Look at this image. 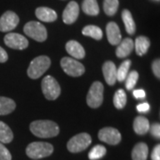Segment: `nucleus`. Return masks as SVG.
<instances>
[{"label":"nucleus","instance_id":"nucleus-1","mask_svg":"<svg viewBox=\"0 0 160 160\" xmlns=\"http://www.w3.org/2000/svg\"><path fill=\"white\" fill-rule=\"evenodd\" d=\"M30 132L39 138L55 137L59 134V126L51 120H36L29 126Z\"/></svg>","mask_w":160,"mask_h":160},{"label":"nucleus","instance_id":"nucleus-2","mask_svg":"<svg viewBox=\"0 0 160 160\" xmlns=\"http://www.w3.org/2000/svg\"><path fill=\"white\" fill-rule=\"evenodd\" d=\"M51 66V60L48 56L46 55H40L32 60V62L29 64L27 74L32 79H38L43 74L46 73V71Z\"/></svg>","mask_w":160,"mask_h":160},{"label":"nucleus","instance_id":"nucleus-3","mask_svg":"<svg viewBox=\"0 0 160 160\" xmlns=\"http://www.w3.org/2000/svg\"><path fill=\"white\" fill-rule=\"evenodd\" d=\"M53 152L52 145L48 142H34L28 145L26 149L27 156L32 159H39L49 157Z\"/></svg>","mask_w":160,"mask_h":160},{"label":"nucleus","instance_id":"nucleus-4","mask_svg":"<svg viewBox=\"0 0 160 160\" xmlns=\"http://www.w3.org/2000/svg\"><path fill=\"white\" fill-rule=\"evenodd\" d=\"M103 92L104 86L101 82L95 81L92 83L86 96V102L90 108L97 109L102 104Z\"/></svg>","mask_w":160,"mask_h":160},{"label":"nucleus","instance_id":"nucleus-5","mask_svg":"<svg viewBox=\"0 0 160 160\" xmlns=\"http://www.w3.org/2000/svg\"><path fill=\"white\" fill-rule=\"evenodd\" d=\"M41 87L45 97L49 101L56 100L61 94V86L52 76H46L43 78Z\"/></svg>","mask_w":160,"mask_h":160},{"label":"nucleus","instance_id":"nucleus-6","mask_svg":"<svg viewBox=\"0 0 160 160\" xmlns=\"http://www.w3.org/2000/svg\"><path fill=\"white\" fill-rule=\"evenodd\" d=\"M92 143V138L90 134L86 132H81L75 135L68 142L67 148L69 152L78 153L87 149Z\"/></svg>","mask_w":160,"mask_h":160},{"label":"nucleus","instance_id":"nucleus-7","mask_svg":"<svg viewBox=\"0 0 160 160\" xmlns=\"http://www.w3.org/2000/svg\"><path fill=\"white\" fill-rule=\"evenodd\" d=\"M24 33L38 42H44L47 38L46 27L38 22H29L23 28Z\"/></svg>","mask_w":160,"mask_h":160},{"label":"nucleus","instance_id":"nucleus-8","mask_svg":"<svg viewBox=\"0 0 160 160\" xmlns=\"http://www.w3.org/2000/svg\"><path fill=\"white\" fill-rule=\"evenodd\" d=\"M61 66L64 72L71 77H79L85 73L84 65L70 57L62 58L61 61Z\"/></svg>","mask_w":160,"mask_h":160},{"label":"nucleus","instance_id":"nucleus-9","mask_svg":"<svg viewBox=\"0 0 160 160\" xmlns=\"http://www.w3.org/2000/svg\"><path fill=\"white\" fill-rule=\"evenodd\" d=\"M100 141L106 142L109 145H117L121 142V133L119 131L113 127H104L101 129L98 133Z\"/></svg>","mask_w":160,"mask_h":160},{"label":"nucleus","instance_id":"nucleus-10","mask_svg":"<svg viewBox=\"0 0 160 160\" xmlns=\"http://www.w3.org/2000/svg\"><path fill=\"white\" fill-rule=\"evenodd\" d=\"M4 41L8 47H10L12 49H16V50L26 49L29 46L28 39L24 36L18 34V33H8L6 35Z\"/></svg>","mask_w":160,"mask_h":160},{"label":"nucleus","instance_id":"nucleus-11","mask_svg":"<svg viewBox=\"0 0 160 160\" xmlns=\"http://www.w3.org/2000/svg\"><path fill=\"white\" fill-rule=\"evenodd\" d=\"M20 19L14 12L7 11L0 17V31L8 32L14 29L19 24Z\"/></svg>","mask_w":160,"mask_h":160},{"label":"nucleus","instance_id":"nucleus-12","mask_svg":"<svg viewBox=\"0 0 160 160\" xmlns=\"http://www.w3.org/2000/svg\"><path fill=\"white\" fill-rule=\"evenodd\" d=\"M79 15V6L77 2L71 1L67 5L62 13L63 22L66 24L74 23Z\"/></svg>","mask_w":160,"mask_h":160},{"label":"nucleus","instance_id":"nucleus-13","mask_svg":"<svg viewBox=\"0 0 160 160\" xmlns=\"http://www.w3.org/2000/svg\"><path fill=\"white\" fill-rule=\"evenodd\" d=\"M106 32H107V38L110 45L118 46L121 42L122 36L120 33L119 27L116 22H110L108 23L106 26Z\"/></svg>","mask_w":160,"mask_h":160},{"label":"nucleus","instance_id":"nucleus-14","mask_svg":"<svg viewBox=\"0 0 160 160\" xmlns=\"http://www.w3.org/2000/svg\"><path fill=\"white\" fill-rule=\"evenodd\" d=\"M102 72L105 81L109 86H113L117 82V68L112 62L108 61L103 64Z\"/></svg>","mask_w":160,"mask_h":160},{"label":"nucleus","instance_id":"nucleus-15","mask_svg":"<svg viewBox=\"0 0 160 160\" xmlns=\"http://www.w3.org/2000/svg\"><path fill=\"white\" fill-rule=\"evenodd\" d=\"M36 16L40 21L45 22H52L56 21L57 19V13L54 10L48 7L41 6L36 9Z\"/></svg>","mask_w":160,"mask_h":160},{"label":"nucleus","instance_id":"nucleus-16","mask_svg":"<svg viewBox=\"0 0 160 160\" xmlns=\"http://www.w3.org/2000/svg\"><path fill=\"white\" fill-rule=\"evenodd\" d=\"M66 51L68 52L69 55L76 59H83L86 55V52L84 47L80 45L78 41L70 40L66 44Z\"/></svg>","mask_w":160,"mask_h":160},{"label":"nucleus","instance_id":"nucleus-17","mask_svg":"<svg viewBox=\"0 0 160 160\" xmlns=\"http://www.w3.org/2000/svg\"><path fill=\"white\" fill-rule=\"evenodd\" d=\"M134 43L131 38H125L118 44V46L116 50V54L118 58H126L128 56L133 50Z\"/></svg>","mask_w":160,"mask_h":160},{"label":"nucleus","instance_id":"nucleus-18","mask_svg":"<svg viewBox=\"0 0 160 160\" xmlns=\"http://www.w3.org/2000/svg\"><path fill=\"white\" fill-rule=\"evenodd\" d=\"M149 129V122L147 118L138 116L133 121V131L139 135L146 134Z\"/></svg>","mask_w":160,"mask_h":160},{"label":"nucleus","instance_id":"nucleus-19","mask_svg":"<svg viewBox=\"0 0 160 160\" xmlns=\"http://www.w3.org/2000/svg\"><path fill=\"white\" fill-rule=\"evenodd\" d=\"M149 155L148 145L144 142L137 143L132 151V160H147Z\"/></svg>","mask_w":160,"mask_h":160},{"label":"nucleus","instance_id":"nucleus-20","mask_svg":"<svg viewBox=\"0 0 160 160\" xmlns=\"http://www.w3.org/2000/svg\"><path fill=\"white\" fill-rule=\"evenodd\" d=\"M150 46V41L144 36H140L135 39V52L139 56L144 55Z\"/></svg>","mask_w":160,"mask_h":160},{"label":"nucleus","instance_id":"nucleus-21","mask_svg":"<svg viewBox=\"0 0 160 160\" xmlns=\"http://www.w3.org/2000/svg\"><path fill=\"white\" fill-rule=\"evenodd\" d=\"M16 108L14 101L7 97L0 96V116H5L12 113Z\"/></svg>","mask_w":160,"mask_h":160},{"label":"nucleus","instance_id":"nucleus-22","mask_svg":"<svg viewBox=\"0 0 160 160\" xmlns=\"http://www.w3.org/2000/svg\"><path fill=\"white\" fill-rule=\"evenodd\" d=\"M122 19H123V22L125 23V26H126V32L129 35H133L135 33V30H136V26H135V22L133 21V18L131 12L129 10H123L122 12Z\"/></svg>","mask_w":160,"mask_h":160},{"label":"nucleus","instance_id":"nucleus-23","mask_svg":"<svg viewBox=\"0 0 160 160\" xmlns=\"http://www.w3.org/2000/svg\"><path fill=\"white\" fill-rule=\"evenodd\" d=\"M82 9L85 13L91 16H96L100 12L97 0H84L82 4Z\"/></svg>","mask_w":160,"mask_h":160},{"label":"nucleus","instance_id":"nucleus-24","mask_svg":"<svg viewBox=\"0 0 160 160\" xmlns=\"http://www.w3.org/2000/svg\"><path fill=\"white\" fill-rule=\"evenodd\" d=\"M13 139V133L11 128L6 123L0 121V142L10 143Z\"/></svg>","mask_w":160,"mask_h":160},{"label":"nucleus","instance_id":"nucleus-25","mask_svg":"<svg viewBox=\"0 0 160 160\" xmlns=\"http://www.w3.org/2000/svg\"><path fill=\"white\" fill-rule=\"evenodd\" d=\"M82 33L84 36L86 37H90L92 38L95 40H101L102 38V31L97 26L94 25H88L86 26L83 30Z\"/></svg>","mask_w":160,"mask_h":160},{"label":"nucleus","instance_id":"nucleus-26","mask_svg":"<svg viewBox=\"0 0 160 160\" xmlns=\"http://www.w3.org/2000/svg\"><path fill=\"white\" fill-rule=\"evenodd\" d=\"M119 6V2L118 0H104L103 2V10L104 12L109 15V16H113L118 12Z\"/></svg>","mask_w":160,"mask_h":160},{"label":"nucleus","instance_id":"nucleus-27","mask_svg":"<svg viewBox=\"0 0 160 160\" xmlns=\"http://www.w3.org/2000/svg\"><path fill=\"white\" fill-rule=\"evenodd\" d=\"M126 92L122 89H119L116 92L114 97H113V103H114V106L118 109H124L125 106L126 104Z\"/></svg>","mask_w":160,"mask_h":160},{"label":"nucleus","instance_id":"nucleus-28","mask_svg":"<svg viewBox=\"0 0 160 160\" xmlns=\"http://www.w3.org/2000/svg\"><path fill=\"white\" fill-rule=\"evenodd\" d=\"M132 62L130 60H126L125 62L121 63L118 69H117V80L119 82L125 81L126 76L128 74V70L130 69Z\"/></svg>","mask_w":160,"mask_h":160},{"label":"nucleus","instance_id":"nucleus-29","mask_svg":"<svg viewBox=\"0 0 160 160\" xmlns=\"http://www.w3.org/2000/svg\"><path fill=\"white\" fill-rule=\"evenodd\" d=\"M107 153V149L102 145H96L90 150L88 158L90 160H98L103 158Z\"/></svg>","mask_w":160,"mask_h":160},{"label":"nucleus","instance_id":"nucleus-30","mask_svg":"<svg viewBox=\"0 0 160 160\" xmlns=\"http://www.w3.org/2000/svg\"><path fill=\"white\" fill-rule=\"evenodd\" d=\"M138 78H139V74L135 70L131 71L130 73L127 74L126 78V88L127 90H132L133 89V87L135 86L136 83H137Z\"/></svg>","mask_w":160,"mask_h":160},{"label":"nucleus","instance_id":"nucleus-31","mask_svg":"<svg viewBox=\"0 0 160 160\" xmlns=\"http://www.w3.org/2000/svg\"><path fill=\"white\" fill-rule=\"evenodd\" d=\"M0 160H12V155L10 151L1 142H0Z\"/></svg>","mask_w":160,"mask_h":160},{"label":"nucleus","instance_id":"nucleus-32","mask_svg":"<svg viewBox=\"0 0 160 160\" xmlns=\"http://www.w3.org/2000/svg\"><path fill=\"white\" fill-rule=\"evenodd\" d=\"M149 131H150V133L154 136L155 138L159 139L160 137V125L158 123H155L151 126H149Z\"/></svg>","mask_w":160,"mask_h":160},{"label":"nucleus","instance_id":"nucleus-33","mask_svg":"<svg viewBox=\"0 0 160 160\" xmlns=\"http://www.w3.org/2000/svg\"><path fill=\"white\" fill-rule=\"evenodd\" d=\"M152 70H153V73L154 75L159 78H160V61L158 59V60H155L153 63H152Z\"/></svg>","mask_w":160,"mask_h":160},{"label":"nucleus","instance_id":"nucleus-34","mask_svg":"<svg viewBox=\"0 0 160 160\" xmlns=\"http://www.w3.org/2000/svg\"><path fill=\"white\" fill-rule=\"evenodd\" d=\"M151 159L152 160H160V145L158 144L151 153Z\"/></svg>","mask_w":160,"mask_h":160},{"label":"nucleus","instance_id":"nucleus-35","mask_svg":"<svg viewBox=\"0 0 160 160\" xmlns=\"http://www.w3.org/2000/svg\"><path fill=\"white\" fill-rule=\"evenodd\" d=\"M137 110L139 112H147L149 110V104L147 102L138 104Z\"/></svg>","mask_w":160,"mask_h":160},{"label":"nucleus","instance_id":"nucleus-36","mask_svg":"<svg viewBox=\"0 0 160 160\" xmlns=\"http://www.w3.org/2000/svg\"><path fill=\"white\" fill-rule=\"evenodd\" d=\"M7 60H8L7 52L5 51V49H3V48L0 46V62H6Z\"/></svg>","mask_w":160,"mask_h":160},{"label":"nucleus","instance_id":"nucleus-37","mask_svg":"<svg viewBox=\"0 0 160 160\" xmlns=\"http://www.w3.org/2000/svg\"><path fill=\"white\" fill-rule=\"evenodd\" d=\"M133 96L135 98H137V99H143L146 96V93L142 89H138V90H134L133 91Z\"/></svg>","mask_w":160,"mask_h":160}]
</instances>
